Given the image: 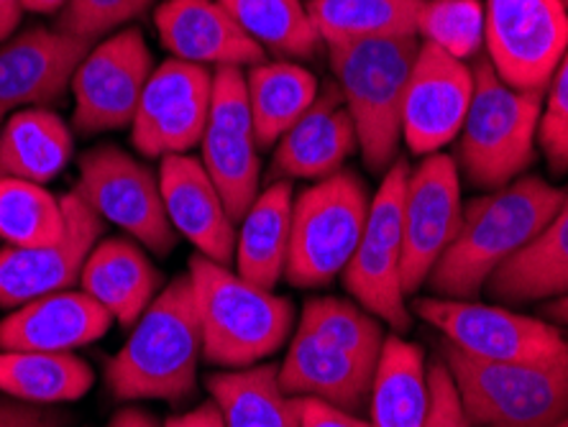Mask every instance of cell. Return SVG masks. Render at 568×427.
Returning <instances> with one entry per match:
<instances>
[{
    "label": "cell",
    "mask_w": 568,
    "mask_h": 427,
    "mask_svg": "<svg viewBox=\"0 0 568 427\" xmlns=\"http://www.w3.org/2000/svg\"><path fill=\"white\" fill-rule=\"evenodd\" d=\"M162 276L136 244L123 238L98 241L82 266L80 284L123 328H133L154 303Z\"/></svg>",
    "instance_id": "24"
},
{
    "label": "cell",
    "mask_w": 568,
    "mask_h": 427,
    "mask_svg": "<svg viewBox=\"0 0 568 427\" xmlns=\"http://www.w3.org/2000/svg\"><path fill=\"white\" fill-rule=\"evenodd\" d=\"M154 23L172 60L244 70L266 57L219 0H166L156 8Z\"/></svg>",
    "instance_id": "20"
},
{
    "label": "cell",
    "mask_w": 568,
    "mask_h": 427,
    "mask_svg": "<svg viewBox=\"0 0 568 427\" xmlns=\"http://www.w3.org/2000/svg\"><path fill=\"white\" fill-rule=\"evenodd\" d=\"M443 358L476 427H554L568 417V364H499L446 343Z\"/></svg>",
    "instance_id": "7"
},
{
    "label": "cell",
    "mask_w": 568,
    "mask_h": 427,
    "mask_svg": "<svg viewBox=\"0 0 568 427\" xmlns=\"http://www.w3.org/2000/svg\"><path fill=\"white\" fill-rule=\"evenodd\" d=\"M292 182L277 180L262 190L236 231V274L256 287L272 289L284 274L292 225Z\"/></svg>",
    "instance_id": "26"
},
{
    "label": "cell",
    "mask_w": 568,
    "mask_h": 427,
    "mask_svg": "<svg viewBox=\"0 0 568 427\" xmlns=\"http://www.w3.org/2000/svg\"><path fill=\"white\" fill-rule=\"evenodd\" d=\"M487 60L509 88L546 92L568 52V13L561 0H487Z\"/></svg>",
    "instance_id": "10"
},
{
    "label": "cell",
    "mask_w": 568,
    "mask_h": 427,
    "mask_svg": "<svg viewBox=\"0 0 568 427\" xmlns=\"http://www.w3.org/2000/svg\"><path fill=\"white\" fill-rule=\"evenodd\" d=\"M207 389L225 427H303L295 399L284 395L280 366L274 364L213 374Z\"/></svg>",
    "instance_id": "32"
},
{
    "label": "cell",
    "mask_w": 568,
    "mask_h": 427,
    "mask_svg": "<svg viewBox=\"0 0 568 427\" xmlns=\"http://www.w3.org/2000/svg\"><path fill=\"white\" fill-rule=\"evenodd\" d=\"M300 328L323 338L331 346L346 350L348 356L358 362L377 366L384 333L377 317H372L369 309H362L336 297H317L305 305Z\"/></svg>",
    "instance_id": "35"
},
{
    "label": "cell",
    "mask_w": 568,
    "mask_h": 427,
    "mask_svg": "<svg viewBox=\"0 0 568 427\" xmlns=\"http://www.w3.org/2000/svg\"><path fill=\"white\" fill-rule=\"evenodd\" d=\"M164 427H225V420L215 401H205L185 415H174L164 423Z\"/></svg>",
    "instance_id": "42"
},
{
    "label": "cell",
    "mask_w": 568,
    "mask_h": 427,
    "mask_svg": "<svg viewBox=\"0 0 568 427\" xmlns=\"http://www.w3.org/2000/svg\"><path fill=\"white\" fill-rule=\"evenodd\" d=\"M154 72L144 33L139 29L115 31L90 49L72 78L74 129L103 133L126 129L139 111L141 92Z\"/></svg>",
    "instance_id": "13"
},
{
    "label": "cell",
    "mask_w": 568,
    "mask_h": 427,
    "mask_svg": "<svg viewBox=\"0 0 568 427\" xmlns=\"http://www.w3.org/2000/svg\"><path fill=\"white\" fill-rule=\"evenodd\" d=\"M564 197L566 190L536 174L476 197L464 207V223L454 244L428 276L433 295L446 299L479 297L489 276L546 231Z\"/></svg>",
    "instance_id": "1"
},
{
    "label": "cell",
    "mask_w": 568,
    "mask_h": 427,
    "mask_svg": "<svg viewBox=\"0 0 568 427\" xmlns=\"http://www.w3.org/2000/svg\"><path fill=\"white\" fill-rule=\"evenodd\" d=\"M108 427H159V423L152 415L144 413V409L129 407V409H121Z\"/></svg>",
    "instance_id": "44"
},
{
    "label": "cell",
    "mask_w": 568,
    "mask_h": 427,
    "mask_svg": "<svg viewBox=\"0 0 568 427\" xmlns=\"http://www.w3.org/2000/svg\"><path fill=\"white\" fill-rule=\"evenodd\" d=\"M203 328L190 274L178 276L133 325L105 382L119 399L182 401L195 392Z\"/></svg>",
    "instance_id": "2"
},
{
    "label": "cell",
    "mask_w": 568,
    "mask_h": 427,
    "mask_svg": "<svg viewBox=\"0 0 568 427\" xmlns=\"http://www.w3.org/2000/svg\"><path fill=\"white\" fill-rule=\"evenodd\" d=\"M548 317H554V321L568 325V295H561L556 299H550V303L546 305V309H542Z\"/></svg>",
    "instance_id": "46"
},
{
    "label": "cell",
    "mask_w": 568,
    "mask_h": 427,
    "mask_svg": "<svg viewBox=\"0 0 568 427\" xmlns=\"http://www.w3.org/2000/svg\"><path fill=\"white\" fill-rule=\"evenodd\" d=\"M93 41L60 29L33 27L0 44V121L21 108H44L72 85Z\"/></svg>",
    "instance_id": "18"
},
{
    "label": "cell",
    "mask_w": 568,
    "mask_h": 427,
    "mask_svg": "<svg viewBox=\"0 0 568 427\" xmlns=\"http://www.w3.org/2000/svg\"><path fill=\"white\" fill-rule=\"evenodd\" d=\"M542 92L509 88L487 54L476 57L474 98L458 133L456 164L474 187L499 190L536 159Z\"/></svg>",
    "instance_id": "5"
},
{
    "label": "cell",
    "mask_w": 568,
    "mask_h": 427,
    "mask_svg": "<svg viewBox=\"0 0 568 427\" xmlns=\"http://www.w3.org/2000/svg\"><path fill=\"white\" fill-rule=\"evenodd\" d=\"M374 372L377 366L358 362L346 350L300 328L280 366V384L284 395L311 397L356 415L372 397Z\"/></svg>",
    "instance_id": "23"
},
{
    "label": "cell",
    "mask_w": 568,
    "mask_h": 427,
    "mask_svg": "<svg viewBox=\"0 0 568 427\" xmlns=\"http://www.w3.org/2000/svg\"><path fill=\"white\" fill-rule=\"evenodd\" d=\"M407 177L410 166L405 159H397L382 174L362 241L344 272V284L351 295L399 333L410 331L413 323L403 289V200Z\"/></svg>",
    "instance_id": "9"
},
{
    "label": "cell",
    "mask_w": 568,
    "mask_h": 427,
    "mask_svg": "<svg viewBox=\"0 0 568 427\" xmlns=\"http://www.w3.org/2000/svg\"><path fill=\"white\" fill-rule=\"evenodd\" d=\"M417 49V37L328 47L336 88L356 125L358 149L372 174H384L399 159L405 88Z\"/></svg>",
    "instance_id": "3"
},
{
    "label": "cell",
    "mask_w": 568,
    "mask_h": 427,
    "mask_svg": "<svg viewBox=\"0 0 568 427\" xmlns=\"http://www.w3.org/2000/svg\"><path fill=\"white\" fill-rule=\"evenodd\" d=\"M244 33L280 60H311L323 44L300 0H219Z\"/></svg>",
    "instance_id": "33"
},
{
    "label": "cell",
    "mask_w": 568,
    "mask_h": 427,
    "mask_svg": "<svg viewBox=\"0 0 568 427\" xmlns=\"http://www.w3.org/2000/svg\"><path fill=\"white\" fill-rule=\"evenodd\" d=\"M474 98V67L420 41L403 103V139L430 156L458 139Z\"/></svg>",
    "instance_id": "17"
},
{
    "label": "cell",
    "mask_w": 568,
    "mask_h": 427,
    "mask_svg": "<svg viewBox=\"0 0 568 427\" xmlns=\"http://www.w3.org/2000/svg\"><path fill=\"white\" fill-rule=\"evenodd\" d=\"M111 321L113 315L88 292H54L16 307L0 323V350L70 354L103 338Z\"/></svg>",
    "instance_id": "21"
},
{
    "label": "cell",
    "mask_w": 568,
    "mask_h": 427,
    "mask_svg": "<svg viewBox=\"0 0 568 427\" xmlns=\"http://www.w3.org/2000/svg\"><path fill=\"white\" fill-rule=\"evenodd\" d=\"M21 16H23L21 0H0V44L13 37L16 27L21 23Z\"/></svg>",
    "instance_id": "43"
},
{
    "label": "cell",
    "mask_w": 568,
    "mask_h": 427,
    "mask_svg": "<svg viewBox=\"0 0 568 427\" xmlns=\"http://www.w3.org/2000/svg\"><path fill=\"white\" fill-rule=\"evenodd\" d=\"M152 3L154 0H70L57 19V29L95 44L123 23L141 19Z\"/></svg>",
    "instance_id": "37"
},
{
    "label": "cell",
    "mask_w": 568,
    "mask_h": 427,
    "mask_svg": "<svg viewBox=\"0 0 568 427\" xmlns=\"http://www.w3.org/2000/svg\"><path fill=\"white\" fill-rule=\"evenodd\" d=\"M369 205L362 177L346 170L300 192L292 203L287 282L313 289L344 274L362 241Z\"/></svg>",
    "instance_id": "6"
},
{
    "label": "cell",
    "mask_w": 568,
    "mask_h": 427,
    "mask_svg": "<svg viewBox=\"0 0 568 427\" xmlns=\"http://www.w3.org/2000/svg\"><path fill=\"white\" fill-rule=\"evenodd\" d=\"M415 309L446 343L484 362L568 364V336L538 317L446 297H420Z\"/></svg>",
    "instance_id": "8"
},
{
    "label": "cell",
    "mask_w": 568,
    "mask_h": 427,
    "mask_svg": "<svg viewBox=\"0 0 568 427\" xmlns=\"http://www.w3.org/2000/svg\"><path fill=\"white\" fill-rule=\"evenodd\" d=\"M554 427H568V417H566V420L558 423V425H554Z\"/></svg>",
    "instance_id": "47"
},
{
    "label": "cell",
    "mask_w": 568,
    "mask_h": 427,
    "mask_svg": "<svg viewBox=\"0 0 568 427\" xmlns=\"http://www.w3.org/2000/svg\"><path fill=\"white\" fill-rule=\"evenodd\" d=\"M491 297L507 305L568 295V190L546 231L489 276Z\"/></svg>",
    "instance_id": "25"
},
{
    "label": "cell",
    "mask_w": 568,
    "mask_h": 427,
    "mask_svg": "<svg viewBox=\"0 0 568 427\" xmlns=\"http://www.w3.org/2000/svg\"><path fill=\"white\" fill-rule=\"evenodd\" d=\"M369 407V427H428L430 387L420 346L399 336L384 338Z\"/></svg>",
    "instance_id": "27"
},
{
    "label": "cell",
    "mask_w": 568,
    "mask_h": 427,
    "mask_svg": "<svg viewBox=\"0 0 568 427\" xmlns=\"http://www.w3.org/2000/svg\"><path fill=\"white\" fill-rule=\"evenodd\" d=\"M303 427H369V423L358 420L356 415L344 413V409L325 405L311 397H292Z\"/></svg>",
    "instance_id": "41"
},
{
    "label": "cell",
    "mask_w": 568,
    "mask_h": 427,
    "mask_svg": "<svg viewBox=\"0 0 568 427\" xmlns=\"http://www.w3.org/2000/svg\"><path fill=\"white\" fill-rule=\"evenodd\" d=\"M417 37L454 60H474L484 47V6L479 0H425Z\"/></svg>",
    "instance_id": "36"
},
{
    "label": "cell",
    "mask_w": 568,
    "mask_h": 427,
    "mask_svg": "<svg viewBox=\"0 0 568 427\" xmlns=\"http://www.w3.org/2000/svg\"><path fill=\"white\" fill-rule=\"evenodd\" d=\"M0 174H3V170H0Z\"/></svg>",
    "instance_id": "49"
},
{
    "label": "cell",
    "mask_w": 568,
    "mask_h": 427,
    "mask_svg": "<svg viewBox=\"0 0 568 427\" xmlns=\"http://www.w3.org/2000/svg\"><path fill=\"white\" fill-rule=\"evenodd\" d=\"M538 141L554 174L568 172V52L548 82V103L540 113Z\"/></svg>",
    "instance_id": "38"
},
{
    "label": "cell",
    "mask_w": 568,
    "mask_h": 427,
    "mask_svg": "<svg viewBox=\"0 0 568 427\" xmlns=\"http://www.w3.org/2000/svg\"><path fill=\"white\" fill-rule=\"evenodd\" d=\"M211 95L213 74L207 67L180 60L154 67L131 123L136 152L149 159H166L195 149L203 141Z\"/></svg>",
    "instance_id": "15"
},
{
    "label": "cell",
    "mask_w": 568,
    "mask_h": 427,
    "mask_svg": "<svg viewBox=\"0 0 568 427\" xmlns=\"http://www.w3.org/2000/svg\"><path fill=\"white\" fill-rule=\"evenodd\" d=\"M67 231L62 197L44 184L0 174V238L8 246L31 248L57 244Z\"/></svg>",
    "instance_id": "34"
},
{
    "label": "cell",
    "mask_w": 568,
    "mask_h": 427,
    "mask_svg": "<svg viewBox=\"0 0 568 427\" xmlns=\"http://www.w3.org/2000/svg\"><path fill=\"white\" fill-rule=\"evenodd\" d=\"M246 85L258 149L277 144L321 95L315 74L287 60L254 64Z\"/></svg>",
    "instance_id": "29"
},
{
    "label": "cell",
    "mask_w": 568,
    "mask_h": 427,
    "mask_svg": "<svg viewBox=\"0 0 568 427\" xmlns=\"http://www.w3.org/2000/svg\"><path fill=\"white\" fill-rule=\"evenodd\" d=\"M358 149L356 125L346 111L336 85L317 95L303 119L277 141L272 172L280 180L321 182L344 170V162Z\"/></svg>",
    "instance_id": "22"
},
{
    "label": "cell",
    "mask_w": 568,
    "mask_h": 427,
    "mask_svg": "<svg viewBox=\"0 0 568 427\" xmlns=\"http://www.w3.org/2000/svg\"><path fill=\"white\" fill-rule=\"evenodd\" d=\"M200 146L205 172L219 187L231 221L239 223L262 192V162L248 105V85L244 70L239 67H219L213 74L211 113Z\"/></svg>",
    "instance_id": "12"
},
{
    "label": "cell",
    "mask_w": 568,
    "mask_h": 427,
    "mask_svg": "<svg viewBox=\"0 0 568 427\" xmlns=\"http://www.w3.org/2000/svg\"><path fill=\"white\" fill-rule=\"evenodd\" d=\"M70 417L47 405L21 399H0V427H67Z\"/></svg>",
    "instance_id": "40"
},
{
    "label": "cell",
    "mask_w": 568,
    "mask_h": 427,
    "mask_svg": "<svg viewBox=\"0 0 568 427\" xmlns=\"http://www.w3.org/2000/svg\"><path fill=\"white\" fill-rule=\"evenodd\" d=\"M428 387H430L428 427H474L462 405V397H458L456 382L454 376H450L446 362H436L428 368Z\"/></svg>",
    "instance_id": "39"
},
{
    "label": "cell",
    "mask_w": 568,
    "mask_h": 427,
    "mask_svg": "<svg viewBox=\"0 0 568 427\" xmlns=\"http://www.w3.org/2000/svg\"><path fill=\"white\" fill-rule=\"evenodd\" d=\"M67 3L70 0H21V8L29 13H62Z\"/></svg>",
    "instance_id": "45"
},
{
    "label": "cell",
    "mask_w": 568,
    "mask_h": 427,
    "mask_svg": "<svg viewBox=\"0 0 568 427\" xmlns=\"http://www.w3.org/2000/svg\"><path fill=\"white\" fill-rule=\"evenodd\" d=\"M159 190L174 233L190 241L200 256L229 266L236 251V223L225 211L221 192L203 162L187 154L162 159Z\"/></svg>",
    "instance_id": "19"
},
{
    "label": "cell",
    "mask_w": 568,
    "mask_h": 427,
    "mask_svg": "<svg viewBox=\"0 0 568 427\" xmlns=\"http://www.w3.org/2000/svg\"><path fill=\"white\" fill-rule=\"evenodd\" d=\"M425 0H307L313 27L325 47L417 37Z\"/></svg>",
    "instance_id": "31"
},
{
    "label": "cell",
    "mask_w": 568,
    "mask_h": 427,
    "mask_svg": "<svg viewBox=\"0 0 568 427\" xmlns=\"http://www.w3.org/2000/svg\"><path fill=\"white\" fill-rule=\"evenodd\" d=\"M561 6L566 8V13H568V0H561Z\"/></svg>",
    "instance_id": "48"
},
{
    "label": "cell",
    "mask_w": 568,
    "mask_h": 427,
    "mask_svg": "<svg viewBox=\"0 0 568 427\" xmlns=\"http://www.w3.org/2000/svg\"><path fill=\"white\" fill-rule=\"evenodd\" d=\"M67 231L57 244L0 251V307H21L70 289L80 279L90 251L103 236L105 221L78 192L62 195Z\"/></svg>",
    "instance_id": "16"
},
{
    "label": "cell",
    "mask_w": 568,
    "mask_h": 427,
    "mask_svg": "<svg viewBox=\"0 0 568 427\" xmlns=\"http://www.w3.org/2000/svg\"><path fill=\"white\" fill-rule=\"evenodd\" d=\"M464 223L462 177L448 154L423 156L410 170L403 200V289L413 295L454 244Z\"/></svg>",
    "instance_id": "14"
},
{
    "label": "cell",
    "mask_w": 568,
    "mask_h": 427,
    "mask_svg": "<svg viewBox=\"0 0 568 427\" xmlns=\"http://www.w3.org/2000/svg\"><path fill=\"white\" fill-rule=\"evenodd\" d=\"M95 374L74 354L47 350H0V392L31 405H64L82 399Z\"/></svg>",
    "instance_id": "30"
},
{
    "label": "cell",
    "mask_w": 568,
    "mask_h": 427,
    "mask_svg": "<svg viewBox=\"0 0 568 427\" xmlns=\"http://www.w3.org/2000/svg\"><path fill=\"white\" fill-rule=\"evenodd\" d=\"M74 192L103 217L119 225L159 256H166L178 244L170 217L164 211L159 177L113 144L90 149L80 159V180Z\"/></svg>",
    "instance_id": "11"
},
{
    "label": "cell",
    "mask_w": 568,
    "mask_h": 427,
    "mask_svg": "<svg viewBox=\"0 0 568 427\" xmlns=\"http://www.w3.org/2000/svg\"><path fill=\"white\" fill-rule=\"evenodd\" d=\"M74 154L72 131L47 108H23L0 131V170L33 184L52 182Z\"/></svg>",
    "instance_id": "28"
},
{
    "label": "cell",
    "mask_w": 568,
    "mask_h": 427,
    "mask_svg": "<svg viewBox=\"0 0 568 427\" xmlns=\"http://www.w3.org/2000/svg\"><path fill=\"white\" fill-rule=\"evenodd\" d=\"M190 279L203 328V356L223 368H248L277 354L290 336L292 305L229 266L192 256Z\"/></svg>",
    "instance_id": "4"
}]
</instances>
